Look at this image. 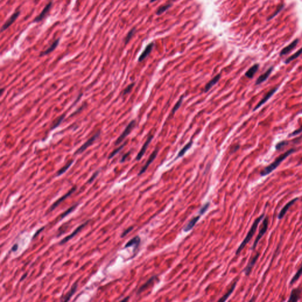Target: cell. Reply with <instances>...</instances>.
Masks as SVG:
<instances>
[{
	"label": "cell",
	"instance_id": "27",
	"mask_svg": "<svg viewBox=\"0 0 302 302\" xmlns=\"http://www.w3.org/2000/svg\"><path fill=\"white\" fill-rule=\"evenodd\" d=\"M77 288V283H75L73 286H72V288H71V290L68 292V293L67 294L66 296L64 297V301H68L70 300V299L71 298L72 296L74 294V293L76 291Z\"/></svg>",
	"mask_w": 302,
	"mask_h": 302
},
{
	"label": "cell",
	"instance_id": "31",
	"mask_svg": "<svg viewBox=\"0 0 302 302\" xmlns=\"http://www.w3.org/2000/svg\"><path fill=\"white\" fill-rule=\"evenodd\" d=\"M184 95H182V96H181L180 99L178 100V101L177 102V103L175 105L174 107L173 108L172 110V115H174L175 113L176 112L178 109H179L181 105H182V103L183 102V100H184Z\"/></svg>",
	"mask_w": 302,
	"mask_h": 302
},
{
	"label": "cell",
	"instance_id": "17",
	"mask_svg": "<svg viewBox=\"0 0 302 302\" xmlns=\"http://www.w3.org/2000/svg\"><path fill=\"white\" fill-rule=\"evenodd\" d=\"M273 70V67H270L266 72L264 73L263 74H261V76H260L256 80V85H259L262 83L265 82L271 74Z\"/></svg>",
	"mask_w": 302,
	"mask_h": 302
},
{
	"label": "cell",
	"instance_id": "18",
	"mask_svg": "<svg viewBox=\"0 0 302 302\" xmlns=\"http://www.w3.org/2000/svg\"><path fill=\"white\" fill-rule=\"evenodd\" d=\"M153 47H154V43H151L149 44L146 47V48H145V49L144 50V51L142 53V54H141V56L139 57V62H142L144 59H145L148 56L149 54L151 53V52L152 51V49H153Z\"/></svg>",
	"mask_w": 302,
	"mask_h": 302
},
{
	"label": "cell",
	"instance_id": "6",
	"mask_svg": "<svg viewBox=\"0 0 302 302\" xmlns=\"http://www.w3.org/2000/svg\"><path fill=\"white\" fill-rule=\"evenodd\" d=\"M76 190V187H73V188H72L71 190H70L66 194L64 195L63 197H62L61 198H60L59 200H57L56 201L54 202L53 203V204L50 207V208H49V210L48 211V212H51L52 211L54 210L55 208H56L59 205H60L63 201H64V200L67 199L69 197H70Z\"/></svg>",
	"mask_w": 302,
	"mask_h": 302
},
{
	"label": "cell",
	"instance_id": "34",
	"mask_svg": "<svg viewBox=\"0 0 302 302\" xmlns=\"http://www.w3.org/2000/svg\"><path fill=\"white\" fill-rule=\"evenodd\" d=\"M171 5H172L171 4H167V5L161 6V7H159V8L158 9L157 11H156V14H157V15H161V14H162V13H164V12H165L168 9H169V8L171 7Z\"/></svg>",
	"mask_w": 302,
	"mask_h": 302
},
{
	"label": "cell",
	"instance_id": "40",
	"mask_svg": "<svg viewBox=\"0 0 302 302\" xmlns=\"http://www.w3.org/2000/svg\"><path fill=\"white\" fill-rule=\"evenodd\" d=\"M134 85H135V83H131V84H130L129 85H128V86H127V87H126V89H125L123 90V95H127V94L131 92V90H132V88H133V86H134Z\"/></svg>",
	"mask_w": 302,
	"mask_h": 302
},
{
	"label": "cell",
	"instance_id": "37",
	"mask_svg": "<svg viewBox=\"0 0 302 302\" xmlns=\"http://www.w3.org/2000/svg\"><path fill=\"white\" fill-rule=\"evenodd\" d=\"M78 204H75V205H73L72 207H71L70 208H69L68 210L64 212L63 213V214L61 215V220L63 219L66 216L69 215V214H70L72 212V211H73L74 209L76 208Z\"/></svg>",
	"mask_w": 302,
	"mask_h": 302
},
{
	"label": "cell",
	"instance_id": "26",
	"mask_svg": "<svg viewBox=\"0 0 302 302\" xmlns=\"http://www.w3.org/2000/svg\"><path fill=\"white\" fill-rule=\"evenodd\" d=\"M302 54V47L301 49H300L297 52H296L294 54H293L291 56L288 57L287 59H286V60L284 61V63H285V64H288V63H290V62H292L293 60H295L296 59H297V57L300 56Z\"/></svg>",
	"mask_w": 302,
	"mask_h": 302
},
{
	"label": "cell",
	"instance_id": "49",
	"mask_svg": "<svg viewBox=\"0 0 302 302\" xmlns=\"http://www.w3.org/2000/svg\"><path fill=\"white\" fill-rule=\"evenodd\" d=\"M156 1V0H151V2L152 3V2H154V1Z\"/></svg>",
	"mask_w": 302,
	"mask_h": 302
},
{
	"label": "cell",
	"instance_id": "33",
	"mask_svg": "<svg viewBox=\"0 0 302 302\" xmlns=\"http://www.w3.org/2000/svg\"><path fill=\"white\" fill-rule=\"evenodd\" d=\"M65 116H65V114H64V115H63L62 116H60L59 118H57V119L56 120V122L53 123V126H52V127H51V130H53V129H54L55 128H57V127L60 125V123H62V121L64 120Z\"/></svg>",
	"mask_w": 302,
	"mask_h": 302
},
{
	"label": "cell",
	"instance_id": "7",
	"mask_svg": "<svg viewBox=\"0 0 302 302\" xmlns=\"http://www.w3.org/2000/svg\"><path fill=\"white\" fill-rule=\"evenodd\" d=\"M52 5H53V2L52 1L49 2L46 5V7L44 8V9L40 13V14L38 16H37L36 18H34L33 22L34 23H38V22L43 20L46 17L47 14L49 13V12L50 10Z\"/></svg>",
	"mask_w": 302,
	"mask_h": 302
},
{
	"label": "cell",
	"instance_id": "39",
	"mask_svg": "<svg viewBox=\"0 0 302 302\" xmlns=\"http://www.w3.org/2000/svg\"><path fill=\"white\" fill-rule=\"evenodd\" d=\"M209 206H210V203H209V202H208V203L205 204V205H204L203 207H202L201 208V209H200V211H199V212H198L199 214H200V215H202L203 214H204V213L205 212V211H206L207 210H208V208Z\"/></svg>",
	"mask_w": 302,
	"mask_h": 302
},
{
	"label": "cell",
	"instance_id": "38",
	"mask_svg": "<svg viewBox=\"0 0 302 302\" xmlns=\"http://www.w3.org/2000/svg\"><path fill=\"white\" fill-rule=\"evenodd\" d=\"M284 7V4H282V5H280V6H279V7L277 8V10L274 12V13H273V14H272V15L270 17H269V18H267V21L271 20L272 18H274V17H276L277 14H279V13H280V11H281L283 9Z\"/></svg>",
	"mask_w": 302,
	"mask_h": 302
},
{
	"label": "cell",
	"instance_id": "50",
	"mask_svg": "<svg viewBox=\"0 0 302 302\" xmlns=\"http://www.w3.org/2000/svg\"><path fill=\"white\" fill-rule=\"evenodd\" d=\"M300 113H302V110H300Z\"/></svg>",
	"mask_w": 302,
	"mask_h": 302
},
{
	"label": "cell",
	"instance_id": "4",
	"mask_svg": "<svg viewBox=\"0 0 302 302\" xmlns=\"http://www.w3.org/2000/svg\"><path fill=\"white\" fill-rule=\"evenodd\" d=\"M136 125V120H133L130 123H129L128 126L126 127L122 133L119 136V137L117 139L116 141L115 142V145H118L121 143L126 138L129 134L131 132L133 128H135Z\"/></svg>",
	"mask_w": 302,
	"mask_h": 302
},
{
	"label": "cell",
	"instance_id": "36",
	"mask_svg": "<svg viewBox=\"0 0 302 302\" xmlns=\"http://www.w3.org/2000/svg\"><path fill=\"white\" fill-rule=\"evenodd\" d=\"M287 145H288V141H282L281 142L277 143L275 148H276L277 151H280L282 149L284 148Z\"/></svg>",
	"mask_w": 302,
	"mask_h": 302
},
{
	"label": "cell",
	"instance_id": "15",
	"mask_svg": "<svg viewBox=\"0 0 302 302\" xmlns=\"http://www.w3.org/2000/svg\"><path fill=\"white\" fill-rule=\"evenodd\" d=\"M302 289L301 288H296L292 290L290 297L288 300L289 302H297L300 300L301 293H302Z\"/></svg>",
	"mask_w": 302,
	"mask_h": 302
},
{
	"label": "cell",
	"instance_id": "46",
	"mask_svg": "<svg viewBox=\"0 0 302 302\" xmlns=\"http://www.w3.org/2000/svg\"><path fill=\"white\" fill-rule=\"evenodd\" d=\"M17 249H18V245L16 244H15L14 246L13 247V248H12V250H13V251H16V250H17Z\"/></svg>",
	"mask_w": 302,
	"mask_h": 302
},
{
	"label": "cell",
	"instance_id": "12",
	"mask_svg": "<svg viewBox=\"0 0 302 302\" xmlns=\"http://www.w3.org/2000/svg\"><path fill=\"white\" fill-rule=\"evenodd\" d=\"M259 256H260V253H257L256 255L251 258V260L250 261V262H249V263L247 264V266H246L245 269H244V270L246 276H249V275H250L251 270H252L253 267L254 266V265H255L256 262L257 261Z\"/></svg>",
	"mask_w": 302,
	"mask_h": 302
},
{
	"label": "cell",
	"instance_id": "28",
	"mask_svg": "<svg viewBox=\"0 0 302 302\" xmlns=\"http://www.w3.org/2000/svg\"><path fill=\"white\" fill-rule=\"evenodd\" d=\"M236 285H237V282H235V283L233 284V285L232 286V287H231L230 289L229 290V291H228V292L225 294V295L221 297L220 299L219 300V302H224L225 300H227V299L230 296L231 294L233 293V291L234 290V289H235V288H236Z\"/></svg>",
	"mask_w": 302,
	"mask_h": 302
},
{
	"label": "cell",
	"instance_id": "44",
	"mask_svg": "<svg viewBox=\"0 0 302 302\" xmlns=\"http://www.w3.org/2000/svg\"><path fill=\"white\" fill-rule=\"evenodd\" d=\"M130 154H131V152H128V153L125 154V155H123V156H122V158L121 159H120V162L121 163H123V162H124L125 161L126 159L127 158V157H128V156L130 155Z\"/></svg>",
	"mask_w": 302,
	"mask_h": 302
},
{
	"label": "cell",
	"instance_id": "29",
	"mask_svg": "<svg viewBox=\"0 0 302 302\" xmlns=\"http://www.w3.org/2000/svg\"><path fill=\"white\" fill-rule=\"evenodd\" d=\"M302 275V263L301 266L300 267V268L299 269V270H297V272L296 273V274H294V276L292 277V280L290 282V285H292L294 283L296 282H297V280L299 279V278L300 277V276Z\"/></svg>",
	"mask_w": 302,
	"mask_h": 302
},
{
	"label": "cell",
	"instance_id": "24",
	"mask_svg": "<svg viewBox=\"0 0 302 302\" xmlns=\"http://www.w3.org/2000/svg\"><path fill=\"white\" fill-rule=\"evenodd\" d=\"M156 277V276H153L151 278H150L147 282H146L144 284H143L142 286L139 289V290L137 292V294H139L141 293H142L144 290H145L149 286H150V284L153 283Z\"/></svg>",
	"mask_w": 302,
	"mask_h": 302
},
{
	"label": "cell",
	"instance_id": "45",
	"mask_svg": "<svg viewBox=\"0 0 302 302\" xmlns=\"http://www.w3.org/2000/svg\"><path fill=\"white\" fill-rule=\"evenodd\" d=\"M239 148H240V145H236V146L233 148V151H232V152H236V151L239 149Z\"/></svg>",
	"mask_w": 302,
	"mask_h": 302
},
{
	"label": "cell",
	"instance_id": "41",
	"mask_svg": "<svg viewBox=\"0 0 302 302\" xmlns=\"http://www.w3.org/2000/svg\"><path fill=\"white\" fill-rule=\"evenodd\" d=\"M302 132V125L299 128H298L296 130H295L294 131H293V132L289 134V137H292V136H296V135H297L300 133H301Z\"/></svg>",
	"mask_w": 302,
	"mask_h": 302
},
{
	"label": "cell",
	"instance_id": "19",
	"mask_svg": "<svg viewBox=\"0 0 302 302\" xmlns=\"http://www.w3.org/2000/svg\"><path fill=\"white\" fill-rule=\"evenodd\" d=\"M59 42H60V38H58L56 40L54 41L52 44H51L50 46L49 47L47 50H46L45 51H42L40 54V57L44 56H46V55H47L49 54H50L51 52L54 51L56 49L59 44Z\"/></svg>",
	"mask_w": 302,
	"mask_h": 302
},
{
	"label": "cell",
	"instance_id": "8",
	"mask_svg": "<svg viewBox=\"0 0 302 302\" xmlns=\"http://www.w3.org/2000/svg\"><path fill=\"white\" fill-rule=\"evenodd\" d=\"M89 220L87 221H86L84 223L82 224V225L79 226L71 234L67 236L66 237H65L64 239H63V240L60 241V243L59 244H60V245L64 244H65L66 243H67L68 241H69L70 239L73 238L74 236L77 235V234H78L80 231L82 230V229H83L86 225H87V224L89 223Z\"/></svg>",
	"mask_w": 302,
	"mask_h": 302
},
{
	"label": "cell",
	"instance_id": "10",
	"mask_svg": "<svg viewBox=\"0 0 302 302\" xmlns=\"http://www.w3.org/2000/svg\"><path fill=\"white\" fill-rule=\"evenodd\" d=\"M20 11H16L14 13H13L12 16H11L3 24V26H2L1 31H5L7 28H8V27L13 24V23L16 20V19L18 17V16H20Z\"/></svg>",
	"mask_w": 302,
	"mask_h": 302
},
{
	"label": "cell",
	"instance_id": "30",
	"mask_svg": "<svg viewBox=\"0 0 302 302\" xmlns=\"http://www.w3.org/2000/svg\"><path fill=\"white\" fill-rule=\"evenodd\" d=\"M73 162H74V161L72 160L71 161H70L69 163H67L66 165H64L63 168H62L61 169H60V170L57 172V177L60 176V175H62V174H63L64 172H66L67 170L70 167V166L73 164Z\"/></svg>",
	"mask_w": 302,
	"mask_h": 302
},
{
	"label": "cell",
	"instance_id": "47",
	"mask_svg": "<svg viewBox=\"0 0 302 302\" xmlns=\"http://www.w3.org/2000/svg\"><path fill=\"white\" fill-rule=\"evenodd\" d=\"M44 227H43V228H40V229L39 230L37 231V232L36 233V234H35V235H34V238H35L36 236H37V234H39V233H40L41 232V231L43 230H44Z\"/></svg>",
	"mask_w": 302,
	"mask_h": 302
},
{
	"label": "cell",
	"instance_id": "22",
	"mask_svg": "<svg viewBox=\"0 0 302 302\" xmlns=\"http://www.w3.org/2000/svg\"><path fill=\"white\" fill-rule=\"evenodd\" d=\"M259 64H254L253 66H251L247 72H246V73H245V76L246 77L249 78V79H252L253 77L254 76L255 74L257 72V71L258 70V69H259Z\"/></svg>",
	"mask_w": 302,
	"mask_h": 302
},
{
	"label": "cell",
	"instance_id": "25",
	"mask_svg": "<svg viewBox=\"0 0 302 302\" xmlns=\"http://www.w3.org/2000/svg\"><path fill=\"white\" fill-rule=\"evenodd\" d=\"M192 143H193V142H192V141H191L190 142H189L188 143H187V144L184 147L179 151V153L178 154V156H177V158H175V160L179 158L180 157L183 156L187 152V151H188L189 150V149H190V148L191 147Z\"/></svg>",
	"mask_w": 302,
	"mask_h": 302
},
{
	"label": "cell",
	"instance_id": "14",
	"mask_svg": "<svg viewBox=\"0 0 302 302\" xmlns=\"http://www.w3.org/2000/svg\"><path fill=\"white\" fill-rule=\"evenodd\" d=\"M299 41V39H296L294 41H292L289 45H288L287 46L284 47L283 49H282V51L280 53V56L286 55L289 53H290L293 49L296 48V47L297 46Z\"/></svg>",
	"mask_w": 302,
	"mask_h": 302
},
{
	"label": "cell",
	"instance_id": "2",
	"mask_svg": "<svg viewBox=\"0 0 302 302\" xmlns=\"http://www.w3.org/2000/svg\"><path fill=\"white\" fill-rule=\"evenodd\" d=\"M264 214H262L260 217H258L254 221L253 225L251 226L250 230L248 231V234H247V236H246V238L244 239V240L243 241V242L241 243L240 245L238 247V248H237V250L236 253V255H238V254L240 253L241 251L243 250V248L246 247V245H247V244L250 242V241L251 240V239H252L254 235V234H255V233H256L257 228V227H258V225L259 224L260 222L262 220V219L264 218Z\"/></svg>",
	"mask_w": 302,
	"mask_h": 302
},
{
	"label": "cell",
	"instance_id": "20",
	"mask_svg": "<svg viewBox=\"0 0 302 302\" xmlns=\"http://www.w3.org/2000/svg\"><path fill=\"white\" fill-rule=\"evenodd\" d=\"M200 217H201V215H199L198 216H196V217H193V218L189 221V223L185 226L184 228H183L184 231H185V232H188V231L191 230V229H192L193 227H194L195 225L196 224V223H197V221L200 220Z\"/></svg>",
	"mask_w": 302,
	"mask_h": 302
},
{
	"label": "cell",
	"instance_id": "23",
	"mask_svg": "<svg viewBox=\"0 0 302 302\" xmlns=\"http://www.w3.org/2000/svg\"><path fill=\"white\" fill-rule=\"evenodd\" d=\"M140 242H141L140 237L139 236H136L132 239H131L128 241V243L125 244V248H128V247H130L135 246V248L134 250H136L138 247L139 245L140 244Z\"/></svg>",
	"mask_w": 302,
	"mask_h": 302
},
{
	"label": "cell",
	"instance_id": "11",
	"mask_svg": "<svg viewBox=\"0 0 302 302\" xmlns=\"http://www.w3.org/2000/svg\"><path fill=\"white\" fill-rule=\"evenodd\" d=\"M158 154V149H156L154 151V152L152 153V154L150 155V156H149V159H148L147 162H146L145 165L143 166L142 168L140 171V172H139V173L138 174V175H141L142 174H143V173L146 171V169H148L149 166L154 161V159L156 158V157Z\"/></svg>",
	"mask_w": 302,
	"mask_h": 302
},
{
	"label": "cell",
	"instance_id": "16",
	"mask_svg": "<svg viewBox=\"0 0 302 302\" xmlns=\"http://www.w3.org/2000/svg\"><path fill=\"white\" fill-rule=\"evenodd\" d=\"M153 138H154V136H153V135H151V136H149L148 138L146 140V141L145 142V143H144L143 146L142 147L141 151H139L138 154L137 155V156H136V161H139L140 159L142 158V157L143 156V155L146 152V149H147L149 145V143L151 142V141H152Z\"/></svg>",
	"mask_w": 302,
	"mask_h": 302
},
{
	"label": "cell",
	"instance_id": "9",
	"mask_svg": "<svg viewBox=\"0 0 302 302\" xmlns=\"http://www.w3.org/2000/svg\"><path fill=\"white\" fill-rule=\"evenodd\" d=\"M278 90V87H274L273 89H271L269 92H268L266 95L264 96V97L261 99V100L258 102V103L256 105V107L253 109V111H255L258 108H260L263 105H264L265 103H266L267 101L270 98V97L275 93L277 90Z\"/></svg>",
	"mask_w": 302,
	"mask_h": 302
},
{
	"label": "cell",
	"instance_id": "32",
	"mask_svg": "<svg viewBox=\"0 0 302 302\" xmlns=\"http://www.w3.org/2000/svg\"><path fill=\"white\" fill-rule=\"evenodd\" d=\"M135 31H136V28H132L130 31H129L127 36H126L125 39V44H127L128 43H129V41L131 40V38H132L133 35L135 34Z\"/></svg>",
	"mask_w": 302,
	"mask_h": 302
},
{
	"label": "cell",
	"instance_id": "48",
	"mask_svg": "<svg viewBox=\"0 0 302 302\" xmlns=\"http://www.w3.org/2000/svg\"><path fill=\"white\" fill-rule=\"evenodd\" d=\"M27 276V274H24V276L23 275V276H22V277L21 278L20 281H22V280H23V279H24L26 278V276Z\"/></svg>",
	"mask_w": 302,
	"mask_h": 302
},
{
	"label": "cell",
	"instance_id": "1",
	"mask_svg": "<svg viewBox=\"0 0 302 302\" xmlns=\"http://www.w3.org/2000/svg\"><path fill=\"white\" fill-rule=\"evenodd\" d=\"M296 149L295 148H292L288 151H287L284 154H282L280 155L279 157H277L276 160L272 162L271 164L268 165L265 168H264L263 170H262L260 172V176L261 177H264L267 175L271 174V172L276 169L280 165L282 162L286 159L287 158L290 156L291 154L296 152Z\"/></svg>",
	"mask_w": 302,
	"mask_h": 302
},
{
	"label": "cell",
	"instance_id": "13",
	"mask_svg": "<svg viewBox=\"0 0 302 302\" xmlns=\"http://www.w3.org/2000/svg\"><path fill=\"white\" fill-rule=\"evenodd\" d=\"M298 200H299V198H294V199L291 200L290 201H289L288 203H287L286 204L284 205V207L281 210L280 212H279V215H278V218H279V220L282 219V218L284 217V215H286L287 211L289 210V208H290L292 207V205H293V204L296 202V201H297Z\"/></svg>",
	"mask_w": 302,
	"mask_h": 302
},
{
	"label": "cell",
	"instance_id": "5",
	"mask_svg": "<svg viewBox=\"0 0 302 302\" xmlns=\"http://www.w3.org/2000/svg\"><path fill=\"white\" fill-rule=\"evenodd\" d=\"M100 131H99L93 136L92 137H91L89 139H88L86 142L84 143L81 147H80L79 148L77 149V151L75 152V155L82 154V152L83 151H84L89 146H90V145H92V143L100 136Z\"/></svg>",
	"mask_w": 302,
	"mask_h": 302
},
{
	"label": "cell",
	"instance_id": "51",
	"mask_svg": "<svg viewBox=\"0 0 302 302\" xmlns=\"http://www.w3.org/2000/svg\"><path fill=\"white\" fill-rule=\"evenodd\" d=\"M301 161H302V158H301Z\"/></svg>",
	"mask_w": 302,
	"mask_h": 302
},
{
	"label": "cell",
	"instance_id": "43",
	"mask_svg": "<svg viewBox=\"0 0 302 302\" xmlns=\"http://www.w3.org/2000/svg\"><path fill=\"white\" fill-rule=\"evenodd\" d=\"M99 171H96V172L95 174H93V175L92 176V177H91V178L89 179V180L88 181V183H90H90H92L93 181L95 180V178L97 177V175H98V174H99Z\"/></svg>",
	"mask_w": 302,
	"mask_h": 302
},
{
	"label": "cell",
	"instance_id": "21",
	"mask_svg": "<svg viewBox=\"0 0 302 302\" xmlns=\"http://www.w3.org/2000/svg\"><path fill=\"white\" fill-rule=\"evenodd\" d=\"M221 74H217V76H215V77H214L212 80H211L210 82H208L206 85H205V89H204V92H207L208 90H210V89L212 88V87L215 85V84L218 82L220 79Z\"/></svg>",
	"mask_w": 302,
	"mask_h": 302
},
{
	"label": "cell",
	"instance_id": "42",
	"mask_svg": "<svg viewBox=\"0 0 302 302\" xmlns=\"http://www.w3.org/2000/svg\"><path fill=\"white\" fill-rule=\"evenodd\" d=\"M133 229V227H131L129 228H128V229H126V230L124 231L123 232V233L121 234V238H123L125 236H126L128 234V233L132 230Z\"/></svg>",
	"mask_w": 302,
	"mask_h": 302
},
{
	"label": "cell",
	"instance_id": "35",
	"mask_svg": "<svg viewBox=\"0 0 302 302\" xmlns=\"http://www.w3.org/2000/svg\"><path fill=\"white\" fill-rule=\"evenodd\" d=\"M126 145V142L123 143V145H121L120 146H119L118 148L116 149L115 151H113L110 154V155H109V156L108 157V158H109V159L112 158L113 156H115L116 154H118V153L123 148V147H124Z\"/></svg>",
	"mask_w": 302,
	"mask_h": 302
},
{
	"label": "cell",
	"instance_id": "3",
	"mask_svg": "<svg viewBox=\"0 0 302 302\" xmlns=\"http://www.w3.org/2000/svg\"><path fill=\"white\" fill-rule=\"evenodd\" d=\"M268 225H269V218H268L267 217H266L264 218V220L263 221L261 228H260V230L259 231V233H258V235H257V237H256V240H255L254 243H253V245L252 247H251V250H255V248H256V247L257 246V244L258 243L259 241L260 240V239L263 237V236H264V235L266 234V231H267V229H268Z\"/></svg>",
	"mask_w": 302,
	"mask_h": 302
}]
</instances>
